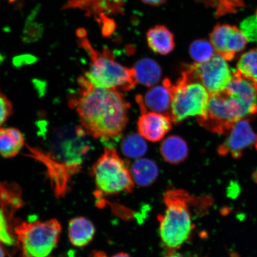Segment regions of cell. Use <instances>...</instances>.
Here are the masks:
<instances>
[{"label": "cell", "mask_w": 257, "mask_h": 257, "mask_svg": "<svg viewBox=\"0 0 257 257\" xmlns=\"http://www.w3.org/2000/svg\"><path fill=\"white\" fill-rule=\"evenodd\" d=\"M95 227L91 220L84 217L72 218L69 223L68 235L70 243L77 248L87 246L94 239Z\"/></svg>", "instance_id": "2e32d148"}, {"label": "cell", "mask_w": 257, "mask_h": 257, "mask_svg": "<svg viewBox=\"0 0 257 257\" xmlns=\"http://www.w3.org/2000/svg\"><path fill=\"white\" fill-rule=\"evenodd\" d=\"M240 108L242 116L257 113V90L250 80L243 78L235 70L233 78L226 89Z\"/></svg>", "instance_id": "7c38bea8"}, {"label": "cell", "mask_w": 257, "mask_h": 257, "mask_svg": "<svg viewBox=\"0 0 257 257\" xmlns=\"http://www.w3.org/2000/svg\"><path fill=\"white\" fill-rule=\"evenodd\" d=\"M227 135L226 140L218 147V153L220 156L230 155L238 159L248 149L257 151V134L248 119L242 118L237 121Z\"/></svg>", "instance_id": "30bf717a"}, {"label": "cell", "mask_w": 257, "mask_h": 257, "mask_svg": "<svg viewBox=\"0 0 257 257\" xmlns=\"http://www.w3.org/2000/svg\"><path fill=\"white\" fill-rule=\"evenodd\" d=\"M110 257H132L128 253L125 252L117 253L116 254L113 255Z\"/></svg>", "instance_id": "4dcf8cb0"}, {"label": "cell", "mask_w": 257, "mask_h": 257, "mask_svg": "<svg viewBox=\"0 0 257 257\" xmlns=\"http://www.w3.org/2000/svg\"><path fill=\"white\" fill-rule=\"evenodd\" d=\"M210 38L217 54L227 61L233 60L236 54L245 49L248 43L240 29L226 24L216 25Z\"/></svg>", "instance_id": "8fae6325"}, {"label": "cell", "mask_w": 257, "mask_h": 257, "mask_svg": "<svg viewBox=\"0 0 257 257\" xmlns=\"http://www.w3.org/2000/svg\"><path fill=\"white\" fill-rule=\"evenodd\" d=\"M215 52L216 51L211 42L202 39L193 42L189 47V53L196 63L207 62L216 54Z\"/></svg>", "instance_id": "cb8c5ba5"}, {"label": "cell", "mask_w": 257, "mask_h": 257, "mask_svg": "<svg viewBox=\"0 0 257 257\" xmlns=\"http://www.w3.org/2000/svg\"><path fill=\"white\" fill-rule=\"evenodd\" d=\"M163 257H192L191 256H189L186 254H182L181 253L176 252L175 251H170V252L168 253L165 256Z\"/></svg>", "instance_id": "f1b7e54d"}, {"label": "cell", "mask_w": 257, "mask_h": 257, "mask_svg": "<svg viewBox=\"0 0 257 257\" xmlns=\"http://www.w3.org/2000/svg\"><path fill=\"white\" fill-rule=\"evenodd\" d=\"M0 257H6L5 249L1 243H0Z\"/></svg>", "instance_id": "1f68e13d"}, {"label": "cell", "mask_w": 257, "mask_h": 257, "mask_svg": "<svg viewBox=\"0 0 257 257\" xmlns=\"http://www.w3.org/2000/svg\"><path fill=\"white\" fill-rule=\"evenodd\" d=\"M89 257H107L104 252H95Z\"/></svg>", "instance_id": "f546056e"}, {"label": "cell", "mask_w": 257, "mask_h": 257, "mask_svg": "<svg viewBox=\"0 0 257 257\" xmlns=\"http://www.w3.org/2000/svg\"><path fill=\"white\" fill-rule=\"evenodd\" d=\"M142 2L148 5L157 6L163 5L166 0H142Z\"/></svg>", "instance_id": "83f0119b"}, {"label": "cell", "mask_w": 257, "mask_h": 257, "mask_svg": "<svg viewBox=\"0 0 257 257\" xmlns=\"http://www.w3.org/2000/svg\"><path fill=\"white\" fill-rule=\"evenodd\" d=\"M132 175L137 185L149 186L156 181L159 175V168L152 160H138L133 165Z\"/></svg>", "instance_id": "44dd1931"}, {"label": "cell", "mask_w": 257, "mask_h": 257, "mask_svg": "<svg viewBox=\"0 0 257 257\" xmlns=\"http://www.w3.org/2000/svg\"><path fill=\"white\" fill-rule=\"evenodd\" d=\"M30 156L44 164L47 169L51 186L58 198H63L69 190L72 177L79 171V162L65 163L57 162L50 154L27 146Z\"/></svg>", "instance_id": "9c48e42d"}, {"label": "cell", "mask_w": 257, "mask_h": 257, "mask_svg": "<svg viewBox=\"0 0 257 257\" xmlns=\"http://www.w3.org/2000/svg\"><path fill=\"white\" fill-rule=\"evenodd\" d=\"M147 40L149 47L154 53L166 55L174 49V36L168 28L158 25L147 32Z\"/></svg>", "instance_id": "ac0fdd59"}, {"label": "cell", "mask_w": 257, "mask_h": 257, "mask_svg": "<svg viewBox=\"0 0 257 257\" xmlns=\"http://www.w3.org/2000/svg\"><path fill=\"white\" fill-rule=\"evenodd\" d=\"M79 89L69 105L78 114L80 123L98 139L118 137L126 127L130 104L121 92L97 87L84 76L78 79Z\"/></svg>", "instance_id": "6da1fadb"}, {"label": "cell", "mask_w": 257, "mask_h": 257, "mask_svg": "<svg viewBox=\"0 0 257 257\" xmlns=\"http://www.w3.org/2000/svg\"><path fill=\"white\" fill-rule=\"evenodd\" d=\"M25 145L21 132L15 127L0 128V155L6 159L15 157Z\"/></svg>", "instance_id": "e0dca14e"}, {"label": "cell", "mask_w": 257, "mask_h": 257, "mask_svg": "<svg viewBox=\"0 0 257 257\" xmlns=\"http://www.w3.org/2000/svg\"><path fill=\"white\" fill-rule=\"evenodd\" d=\"M243 118L236 102L226 90L211 94L206 114L197 117L202 127L215 134H228L233 125Z\"/></svg>", "instance_id": "52a82bcc"}, {"label": "cell", "mask_w": 257, "mask_h": 257, "mask_svg": "<svg viewBox=\"0 0 257 257\" xmlns=\"http://www.w3.org/2000/svg\"><path fill=\"white\" fill-rule=\"evenodd\" d=\"M81 43L91 58L89 70L84 76L92 85L120 92L130 91L137 85L134 69L127 68L116 62L107 48L99 53L88 41L83 40Z\"/></svg>", "instance_id": "3957f363"}, {"label": "cell", "mask_w": 257, "mask_h": 257, "mask_svg": "<svg viewBox=\"0 0 257 257\" xmlns=\"http://www.w3.org/2000/svg\"><path fill=\"white\" fill-rule=\"evenodd\" d=\"M23 205L20 186L14 182H0V209L14 229L15 214Z\"/></svg>", "instance_id": "9a60e30c"}, {"label": "cell", "mask_w": 257, "mask_h": 257, "mask_svg": "<svg viewBox=\"0 0 257 257\" xmlns=\"http://www.w3.org/2000/svg\"><path fill=\"white\" fill-rule=\"evenodd\" d=\"M188 68L210 95L226 90L233 78V72L227 60L218 54L206 62L195 63Z\"/></svg>", "instance_id": "ba28073f"}, {"label": "cell", "mask_w": 257, "mask_h": 257, "mask_svg": "<svg viewBox=\"0 0 257 257\" xmlns=\"http://www.w3.org/2000/svg\"><path fill=\"white\" fill-rule=\"evenodd\" d=\"M191 195L184 190H170L164 196L166 209L159 217V235L164 246L175 251L189 239L193 223L189 204Z\"/></svg>", "instance_id": "7a4b0ae2"}, {"label": "cell", "mask_w": 257, "mask_h": 257, "mask_svg": "<svg viewBox=\"0 0 257 257\" xmlns=\"http://www.w3.org/2000/svg\"><path fill=\"white\" fill-rule=\"evenodd\" d=\"M171 84L172 82L166 79L162 85L154 86L149 90L144 98L138 95L137 101L141 112L147 111L148 108L153 112L165 115L172 120Z\"/></svg>", "instance_id": "4fadbf2b"}, {"label": "cell", "mask_w": 257, "mask_h": 257, "mask_svg": "<svg viewBox=\"0 0 257 257\" xmlns=\"http://www.w3.org/2000/svg\"><path fill=\"white\" fill-rule=\"evenodd\" d=\"M172 121L179 123L190 116L206 114L210 94L188 68L175 84H171Z\"/></svg>", "instance_id": "8992f818"}, {"label": "cell", "mask_w": 257, "mask_h": 257, "mask_svg": "<svg viewBox=\"0 0 257 257\" xmlns=\"http://www.w3.org/2000/svg\"><path fill=\"white\" fill-rule=\"evenodd\" d=\"M91 173L96 185V203L104 201L105 196L133 191L132 173L113 148L105 147L104 153L92 166Z\"/></svg>", "instance_id": "5b68a950"}, {"label": "cell", "mask_w": 257, "mask_h": 257, "mask_svg": "<svg viewBox=\"0 0 257 257\" xmlns=\"http://www.w3.org/2000/svg\"><path fill=\"white\" fill-rule=\"evenodd\" d=\"M172 120L157 112H143L138 122V131L145 139L157 142L162 140L172 128Z\"/></svg>", "instance_id": "5bb4252c"}, {"label": "cell", "mask_w": 257, "mask_h": 257, "mask_svg": "<svg viewBox=\"0 0 257 257\" xmlns=\"http://www.w3.org/2000/svg\"><path fill=\"white\" fill-rule=\"evenodd\" d=\"M240 30L247 41L257 44V12L241 22Z\"/></svg>", "instance_id": "d4e9b609"}, {"label": "cell", "mask_w": 257, "mask_h": 257, "mask_svg": "<svg viewBox=\"0 0 257 257\" xmlns=\"http://www.w3.org/2000/svg\"><path fill=\"white\" fill-rule=\"evenodd\" d=\"M160 153L166 162L178 165L188 157L189 150L184 139L179 136H171L163 141L161 145Z\"/></svg>", "instance_id": "d6986e66"}, {"label": "cell", "mask_w": 257, "mask_h": 257, "mask_svg": "<svg viewBox=\"0 0 257 257\" xmlns=\"http://www.w3.org/2000/svg\"><path fill=\"white\" fill-rule=\"evenodd\" d=\"M13 113V105L10 99L0 92V128Z\"/></svg>", "instance_id": "4316f807"}, {"label": "cell", "mask_w": 257, "mask_h": 257, "mask_svg": "<svg viewBox=\"0 0 257 257\" xmlns=\"http://www.w3.org/2000/svg\"><path fill=\"white\" fill-rule=\"evenodd\" d=\"M0 243L12 246L16 243L14 229L0 209Z\"/></svg>", "instance_id": "484cf974"}, {"label": "cell", "mask_w": 257, "mask_h": 257, "mask_svg": "<svg viewBox=\"0 0 257 257\" xmlns=\"http://www.w3.org/2000/svg\"><path fill=\"white\" fill-rule=\"evenodd\" d=\"M236 71L250 80L257 90V48L242 54L237 64Z\"/></svg>", "instance_id": "7402d4cb"}, {"label": "cell", "mask_w": 257, "mask_h": 257, "mask_svg": "<svg viewBox=\"0 0 257 257\" xmlns=\"http://www.w3.org/2000/svg\"><path fill=\"white\" fill-rule=\"evenodd\" d=\"M122 152L132 159L140 158L147 152L148 146L143 137L140 134H131L122 141Z\"/></svg>", "instance_id": "603a6c76"}, {"label": "cell", "mask_w": 257, "mask_h": 257, "mask_svg": "<svg viewBox=\"0 0 257 257\" xmlns=\"http://www.w3.org/2000/svg\"><path fill=\"white\" fill-rule=\"evenodd\" d=\"M62 226L56 219L22 221L16 219L14 233L19 257H50L60 239Z\"/></svg>", "instance_id": "277c9868"}, {"label": "cell", "mask_w": 257, "mask_h": 257, "mask_svg": "<svg viewBox=\"0 0 257 257\" xmlns=\"http://www.w3.org/2000/svg\"><path fill=\"white\" fill-rule=\"evenodd\" d=\"M137 82L148 87L155 85L162 77V69L155 60L144 58L133 67Z\"/></svg>", "instance_id": "ffe728a7"}]
</instances>
